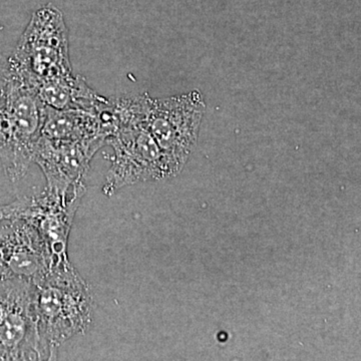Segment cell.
Instances as JSON below:
<instances>
[{
    "mask_svg": "<svg viewBox=\"0 0 361 361\" xmlns=\"http://www.w3.org/2000/svg\"><path fill=\"white\" fill-rule=\"evenodd\" d=\"M2 28H4V27H2V25H0V32H1Z\"/></svg>",
    "mask_w": 361,
    "mask_h": 361,
    "instance_id": "cell-13",
    "label": "cell"
},
{
    "mask_svg": "<svg viewBox=\"0 0 361 361\" xmlns=\"http://www.w3.org/2000/svg\"><path fill=\"white\" fill-rule=\"evenodd\" d=\"M42 137L56 141L102 139L96 114L78 110H56L45 106Z\"/></svg>",
    "mask_w": 361,
    "mask_h": 361,
    "instance_id": "cell-11",
    "label": "cell"
},
{
    "mask_svg": "<svg viewBox=\"0 0 361 361\" xmlns=\"http://www.w3.org/2000/svg\"><path fill=\"white\" fill-rule=\"evenodd\" d=\"M42 360L35 286L20 278L0 279V361Z\"/></svg>",
    "mask_w": 361,
    "mask_h": 361,
    "instance_id": "cell-6",
    "label": "cell"
},
{
    "mask_svg": "<svg viewBox=\"0 0 361 361\" xmlns=\"http://www.w3.org/2000/svg\"><path fill=\"white\" fill-rule=\"evenodd\" d=\"M205 110L197 90L167 99L149 97L142 126L179 173L196 146Z\"/></svg>",
    "mask_w": 361,
    "mask_h": 361,
    "instance_id": "cell-4",
    "label": "cell"
},
{
    "mask_svg": "<svg viewBox=\"0 0 361 361\" xmlns=\"http://www.w3.org/2000/svg\"><path fill=\"white\" fill-rule=\"evenodd\" d=\"M7 61L9 70L35 90L44 82L73 75L68 27L61 11L47 4L33 13Z\"/></svg>",
    "mask_w": 361,
    "mask_h": 361,
    "instance_id": "cell-3",
    "label": "cell"
},
{
    "mask_svg": "<svg viewBox=\"0 0 361 361\" xmlns=\"http://www.w3.org/2000/svg\"><path fill=\"white\" fill-rule=\"evenodd\" d=\"M44 106L56 110H78L94 113L108 97L99 96L80 75H71L40 85L37 89Z\"/></svg>",
    "mask_w": 361,
    "mask_h": 361,
    "instance_id": "cell-10",
    "label": "cell"
},
{
    "mask_svg": "<svg viewBox=\"0 0 361 361\" xmlns=\"http://www.w3.org/2000/svg\"><path fill=\"white\" fill-rule=\"evenodd\" d=\"M44 115L35 87L9 70L0 94V161L13 184L25 177L35 160Z\"/></svg>",
    "mask_w": 361,
    "mask_h": 361,
    "instance_id": "cell-2",
    "label": "cell"
},
{
    "mask_svg": "<svg viewBox=\"0 0 361 361\" xmlns=\"http://www.w3.org/2000/svg\"><path fill=\"white\" fill-rule=\"evenodd\" d=\"M42 233L21 218L0 215V279L39 281L56 266Z\"/></svg>",
    "mask_w": 361,
    "mask_h": 361,
    "instance_id": "cell-8",
    "label": "cell"
},
{
    "mask_svg": "<svg viewBox=\"0 0 361 361\" xmlns=\"http://www.w3.org/2000/svg\"><path fill=\"white\" fill-rule=\"evenodd\" d=\"M104 144V140L97 137L56 141L40 137L33 161L42 169L47 179V188L66 193L85 186L90 161Z\"/></svg>",
    "mask_w": 361,
    "mask_h": 361,
    "instance_id": "cell-9",
    "label": "cell"
},
{
    "mask_svg": "<svg viewBox=\"0 0 361 361\" xmlns=\"http://www.w3.org/2000/svg\"><path fill=\"white\" fill-rule=\"evenodd\" d=\"M35 286L42 360H54L66 341L90 329L94 299L71 261L52 267Z\"/></svg>",
    "mask_w": 361,
    "mask_h": 361,
    "instance_id": "cell-1",
    "label": "cell"
},
{
    "mask_svg": "<svg viewBox=\"0 0 361 361\" xmlns=\"http://www.w3.org/2000/svg\"><path fill=\"white\" fill-rule=\"evenodd\" d=\"M114 149L103 192L110 197L137 183L168 179L179 174L142 125L120 130L108 140Z\"/></svg>",
    "mask_w": 361,
    "mask_h": 361,
    "instance_id": "cell-5",
    "label": "cell"
},
{
    "mask_svg": "<svg viewBox=\"0 0 361 361\" xmlns=\"http://www.w3.org/2000/svg\"><path fill=\"white\" fill-rule=\"evenodd\" d=\"M87 186L59 193L45 187L32 196L21 197L0 207V215L21 218L35 226L47 240L56 264L70 261L68 242L71 226Z\"/></svg>",
    "mask_w": 361,
    "mask_h": 361,
    "instance_id": "cell-7",
    "label": "cell"
},
{
    "mask_svg": "<svg viewBox=\"0 0 361 361\" xmlns=\"http://www.w3.org/2000/svg\"><path fill=\"white\" fill-rule=\"evenodd\" d=\"M9 68L7 58H4L0 54V94L6 87L7 80H8Z\"/></svg>",
    "mask_w": 361,
    "mask_h": 361,
    "instance_id": "cell-12",
    "label": "cell"
}]
</instances>
